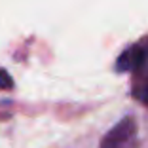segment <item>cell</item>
Here are the masks:
<instances>
[{
  "label": "cell",
  "mask_w": 148,
  "mask_h": 148,
  "mask_svg": "<svg viewBox=\"0 0 148 148\" xmlns=\"http://www.w3.org/2000/svg\"><path fill=\"white\" fill-rule=\"evenodd\" d=\"M139 146V125L133 116L122 118L106 135L101 139L99 148H137Z\"/></svg>",
  "instance_id": "2"
},
{
  "label": "cell",
  "mask_w": 148,
  "mask_h": 148,
  "mask_svg": "<svg viewBox=\"0 0 148 148\" xmlns=\"http://www.w3.org/2000/svg\"><path fill=\"white\" fill-rule=\"evenodd\" d=\"M13 87V80L6 70L0 69V89H12Z\"/></svg>",
  "instance_id": "4"
},
{
  "label": "cell",
  "mask_w": 148,
  "mask_h": 148,
  "mask_svg": "<svg viewBox=\"0 0 148 148\" xmlns=\"http://www.w3.org/2000/svg\"><path fill=\"white\" fill-rule=\"evenodd\" d=\"M133 97L137 101H140L144 106H148V76L144 78H137L135 86H133Z\"/></svg>",
  "instance_id": "3"
},
{
  "label": "cell",
  "mask_w": 148,
  "mask_h": 148,
  "mask_svg": "<svg viewBox=\"0 0 148 148\" xmlns=\"http://www.w3.org/2000/svg\"><path fill=\"white\" fill-rule=\"evenodd\" d=\"M116 72H133L137 78L148 76V38L131 44L116 59Z\"/></svg>",
  "instance_id": "1"
}]
</instances>
